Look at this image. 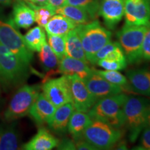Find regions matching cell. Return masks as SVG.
Here are the masks:
<instances>
[{
  "label": "cell",
  "instance_id": "12",
  "mask_svg": "<svg viewBox=\"0 0 150 150\" xmlns=\"http://www.w3.org/2000/svg\"><path fill=\"white\" fill-rule=\"evenodd\" d=\"M90 92L97 100L112 95L122 93L125 90L121 86L111 83L106 81L92 68V72L83 79Z\"/></svg>",
  "mask_w": 150,
  "mask_h": 150
},
{
  "label": "cell",
  "instance_id": "33",
  "mask_svg": "<svg viewBox=\"0 0 150 150\" xmlns=\"http://www.w3.org/2000/svg\"><path fill=\"white\" fill-rule=\"evenodd\" d=\"M142 59L146 61H150V24L144 35L142 45Z\"/></svg>",
  "mask_w": 150,
  "mask_h": 150
},
{
  "label": "cell",
  "instance_id": "41",
  "mask_svg": "<svg viewBox=\"0 0 150 150\" xmlns=\"http://www.w3.org/2000/svg\"><path fill=\"white\" fill-rule=\"evenodd\" d=\"M147 126H149L150 127V114L149 115V117H148V120H147Z\"/></svg>",
  "mask_w": 150,
  "mask_h": 150
},
{
  "label": "cell",
  "instance_id": "40",
  "mask_svg": "<svg viewBox=\"0 0 150 150\" xmlns=\"http://www.w3.org/2000/svg\"><path fill=\"white\" fill-rule=\"evenodd\" d=\"M13 0H0V5H10Z\"/></svg>",
  "mask_w": 150,
  "mask_h": 150
},
{
  "label": "cell",
  "instance_id": "34",
  "mask_svg": "<svg viewBox=\"0 0 150 150\" xmlns=\"http://www.w3.org/2000/svg\"><path fill=\"white\" fill-rule=\"evenodd\" d=\"M138 149L150 150V127L146 126L142 131L140 146Z\"/></svg>",
  "mask_w": 150,
  "mask_h": 150
},
{
  "label": "cell",
  "instance_id": "18",
  "mask_svg": "<svg viewBox=\"0 0 150 150\" xmlns=\"http://www.w3.org/2000/svg\"><path fill=\"white\" fill-rule=\"evenodd\" d=\"M35 22V12L25 1L16 0L13 9V24L16 27L28 29Z\"/></svg>",
  "mask_w": 150,
  "mask_h": 150
},
{
  "label": "cell",
  "instance_id": "29",
  "mask_svg": "<svg viewBox=\"0 0 150 150\" xmlns=\"http://www.w3.org/2000/svg\"><path fill=\"white\" fill-rule=\"evenodd\" d=\"M33 9L35 12V22L38 24V26L42 27H45L50 18L54 15H55V12L50 9L46 5L39 6L34 4L25 1Z\"/></svg>",
  "mask_w": 150,
  "mask_h": 150
},
{
  "label": "cell",
  "instance_id": "36",
  "mask_svg": "<svg viewBox=\"0 0 150 150\" xmlns=\"http://www.w3.org/2000/svg\"><path fill=\"white\" fill-rule=\"evenodd\" d=\"M75 145H76V149L79 150H95L97 149L95 146L90 143L83 138L75 142Z\"/></svg>",
  "mask_w": 150,
  "mask_h": 150
},
{
  "label": "cell",
  "instance_id": "42",
  "mask_svg": "<svg viewBox=\"0 0 150 150\" xmlns=\"http://www.w3.org/2000/svg\"><path fill=\"white\" fill-rule=\"evenodd\" d=\"M0 95H1V93H0Z\"/></svg>",
  "mask_w": 150,
  "mask_h": 150
},
{
  "label": "cell",
  "instance_id": "10",
  "mask_svg": "<svg viewBox=\"0 0 150 150\" xmlns=\"http://www.w3.org/2000/svg\"><path fill=\"white\" fill-rule=\"evenodd\" d=\"M125 24L149 25L150 24V0H124Z\"/></svg>",
  "mask_w": 150,
  "mask_h": 150
},
{
  "label": "cell",
  "instance_id": "23",
  "mask_svg": "<svg viewBox=\"0 0 150 150\" xmlns=\"http://www.w3.org/2000/svg\"><path fill=\"white\" fill-rule=\"evenodd\" d=\"M65 56L81 60L88 63V61L86 59L85 52L82 46L81 41L76 27L70 31L66 35Z\"/></svg>",
  "mask_w": 150,
  "mask_h": 150
},
{
  "label": "cell",
  "instance_id": "25",
  "mask_svg": "<svg viewBox=\"0 0 150 150\" xmlns=\"http://www.w3.org/2000/svg\"><path fill=\"white\" fill-rule=\"evenodd\" d=\"M55 13L66 17L77 25L88 23L92 20L91 16L85 10L80 7L70 4H65L56 9Z\"/></svg>",
  "mask_w": 150,
  "mask_h": 150
},
{
  "label": "cell",
  "instance_id": "32",
  "mask_svg": "<svg viewBox=\"0 0 150 150\" xmlns=\"http://www.w3.org/2000/svg\"><path fill=\"white\" fill-rule=\"evenodd\" d=\"M120 46V45L119 42H116V41H109V42L106 43V45H104L98 52H97V54H95V56H94L93 61H92L91 64L95 65L97 64V61L99 60L104 59L108 54H110V52L114 51L116 50L117 47Z\"/></svg>",
  "mask_w": 150,
  "mask_h": 150
},
{
  "label": "cell",
  "instance_id": "37",
  "mask_svg": "<svg viewBox=\"0 0 150 150\" xmlns=\"http://www.w3.org/2000/svg\"><path fill=\"white\" fill-rule=\"evenodd\" d=\"M65 4H66L65 0H47L45 5L55 12L56 9L63 6Z\"/></svg>",
  "mask_w": 150,
  "mask_h": 150
},
{
  "label": "cell",
  "instance_id": "19",
  "mask_svg": "<svg viewBox=\"0 0 150 150\" xmlns=\"http://www.w3.org/2000/svg\"><path fill=\"white\" fill-rule=\"evenodd\" d=\"M60 140L47 129L41 127L37 134L23 145L26 150H50L56 147Z\"/></svg>",
  "mask_w": 150,
  "mask_h": 150
},
{
  "label": "cell",
  "instance_id": "31",
  "mask_svg": "<svg viewBox=\"0 0 150 150\" xmlns=\"http://www.w3.org/2000/svg\"><path fill=\"white\" fill-rule=\"evenodd\" d=\"M97 64L106 70H122L127 67V61H114V60L101 59L97 61Z\"/></svg>",
  "mask_w": 150,
  "mask_h": 150
},
{
  "label": "cell",
  "instance_id": "20",
  "mask_svg": "<svg viewBox=\"0 0 150 150\" xmlns=\"http://www.w3.org/2000/svg\"><path fill=\"white\" fill-rule=\"evenodd\" d=\"M93 120L88 112L74 110L70 118L67 131L70 133L74 142L83 138L86 129L91 125Z\"/></svg>",
  "mask_w": 150,
  "mask_h": 150
},
{
  "label": "cell",
  "instance_id": "39",
  "mask_svg": "<svg viewBox=\"0 0 150 150\" xmlns=\"http://www.w3.org/2000/svg\"><path fill=\"white\" fill-rule=\"evenodd\" d=\"M24 1H29V2L39 6H44L46 4L47 0H24Z\"/></svg>",
  "mask_w": 150,
  "mask_h": 150
},
{
  "label": "cell",
  "instance_id": "27",
  "mask_svg": "<svg viewBox=\"0 0 150 150\" xmlns=\"http://www.w3.org/2000/svg\"><path fill=\"white\" fill-rule=\"evenodd\" d=\"M95 72L110 83L122 87L125 91H131L126 76L116 70H100L93 68Z\"/></svg>",
  "mask_w": 150,
  "mask_h": 150
},
{
  "label": "cell",
  "instance_id": "4",
  "mask_svg": "<svg viewBox=\"0 0 150 150\" xmlns=\"http://www.w3.org/2000/svg\"><path fill=\"white\" fill-rule=\"evenodd\" d=\"M29 65L0 43V80L6 86H15L28 77Z\"/></svg>",
  "mask_w": 150,
  "mask_h": 150
},
{
  "label": "cell",
  "instance_id": "11",
  "mask_svg": "<svg viewBox=\"0 0 150 150\" xmlns=\"http://www.w3.org/2000/svg\"><path fill=\"white\" fill-rule=\"evenodd\" d=\"M70 79L72 103L75 110L88 112L97 100L81 78L77 75H72L70 76Z\"/></svg>",
  "mask_w": 150,
  "mask_h": 150
},
{
  "label": "cell",
  "instance_id": "17",
  "mask_svg": "<svg viewBox=\"0 0 150 150\" xmlns=\"http://www.w3.org/2000/svg\"><path fill=\"white\" fill-rule=\"evenodd\" d=\"M56 107L40 93L29 110V115L38 125L47 123L56 110Z\"/></svg>",
  "mask_w": 150,
  "mask_h": 150
},
{
  "label": "cell",
  "instance_id": "9",
  "mask_svg": "<svg viewBox=\"0 0 150 150\" xmlns=\"http://www.w3.org/2000/svg\"><path fill=\"white\" fill-rule=\"evenodd\" d=\"M42 93L55 106L72 102L70 76L62 75L59 78L47 79L42 86Z\"/></svg>",
  "mask_w": 150,
  "mask_h": 150
},
{
  "label": "cell",
  "instance_id": "15",
  "mask_svg": "<svg viewBox=\"0 0 150 150\" xmlns=\"http://www.w3.org/2000/svg\"><path fill=\"white\" fill-rule=\"evenodd\" d=\"M74 110L72 102L67 103L56 108L54 114L47 122L50 130L58 135L66 134L70 118Z\"/></svg>",
  "mask_w": 150,
  "mask_h": 150
},
{
  "label": "cell",
  "instance_id": "24",
  "mask_svg": "<svg viewBox=\"0 0 150 150\" xmlns=\"http://www.w3.org/2000/svg\"><path fill=\"white\" fill-rule=\"evenodd\" d=\"M38 57L42 70L47 72V76L56 74V70L59 67L60 60L54 54L47 42L43 45L38 52Z\"/></svg>",
  "mask_w": 150,
  "mask_h": 150
},
{
  "label": "cell",
  "instance_id": "13",
  "mask_svg": "<svg viewBox=\"0 0 150 150\" xmlns=\"http://www.w3.org/2000/svg\"><path fill=\"white\" fill-rule=\"evenodd\" d=\"M99 15L108 29H114L125 15L124 0H101Z\"/></svg>",
  "mask_w": 150,
  "mask_h": 150
},
{
  "label": "cell",
  "instance_id": "2",
  "mask_svg": "<svg viewBox=\"0 0 150 150\" xmlns=\"http://www.w3.org/2000/svg\"><path fill=\"white\" fill-rule=\"evenodd\" d=\"M127 95L124 93L104 97L97 100L88 114L93 120H99L108 124L115 128L125 126L123 106Z\"/></svg>",
  "mask_w": 150,
  "mask_h": 150
},
{
  "label": "cell",
  "instance_id": "1",
  "mask_svg": "<svg viewBox=\"0 0 150 150\" xmlns=\"http://www.w3.org/2000/svg\"><path fill=\"white\" fill-rule=\"evenodd\" d=\"M125 124L129 132V140L134 142L147 125L150 114V100L145 97L127 96L123 106Z\"/></svg>",
  "mask_w": 150,
  "mask_h": 150
},
{
  "label": "cell",
  "instance_id": "30",
  "mask_svg": "<svg viewBox=\"0 0 150 150\" xmlns=\"http://www.w3.org/2000/svg\"><path fill=\"white\" fill-rule=\"evenodd\" d=\"M48 44L60 61L65 56L66 35H59L47 33Z\"/></svg>",
  "mask_w": 150,
  "mask_h": 150
},
{
  "label": "cell",
  "instance_id": "7",
  "mask_svg": "<svg viewBox=\"0 0 150 150\" xmlns=\"http://www.w3.org/2000/svg\"><path fill=\"white\" fill-rule=\"evenodd\" d=\"M38 85H24L18 90L4 112V119L8 122L29 114L31 106L40 93Z\"/></svg>",
  "mask_w": 150,
  "mask_h": 150
},
{
  "label": "cell",
  "instance_id": "38",
  "mask_svg": "<svg viewBox=\"0 0 150 150\" xmlns=\"http://www.w3.org/2000/svg\"><path fill=\"white\" fill-rule=\"evenodd\" d=\"M116 146H117V149H127V145L126 140H120L117 143H116Z\"/></svg>",
  "mask_w": 150,
  "mask_h": 150
},
{
  "label": "cell",
  "instance_id": "14",
  "mask_svg": "<svg viewBox=\"0 0 150 150\" xmlns=\"http://www.w3.org/2000/svg\"><path fill=\"white\" fill-rule=\"evenodd\" d=\"M126 77L131 91L150 97V70L146 68L131 69L127 72Z\"/></svg>",
  "mask_w": 150,
  "mask_h": 150
},
{
  "label": "cell",
  "instance_id": "3",
  "mask_svg": "<svg viewBox=\"0 0 150 150\" xmlns=\"http://www.w3.org/2000/svg\"><path fill=\"white\" fill-rule=\"evenodd\" d=\"M86 57L92 63L94 56L104 45L109 42L112 33L103 27L97 20L76 27Z\"/></svg>",
  "mask_w": 150,
  "mask_h": 150
},
{
  "label": "cell",
  "instance_id": "22",
  "mask_svg": "<svg viewBox=\"0 0 150 150\" xmlns=\"http://www.w3.org/2000/svg\"><path fill=\"white\" fill-rule=\"evenodd\" d=\"M77 24L60 14L54 15L44 28L49 34L64 35L77 27Z\"/></svg>",
  "mask_w": 150,
  "mask_h": 150
},
{
  "label": "cell",
  "instance_id": "26",
  "mask_svg": "<svg viewBox=\"0 0 150 150\" xmlns=\"http://www.w3.org/2000/svg\"><path fill=\"white\" fill-rule=\"evenodd\" d=\"M26 45L32 52H38L46 41V34L42 27L37 26L30 29L23 36Z\"/></svg>",
  "mask_w": 150,
  "mask_h": 150
},
{
  "label": "cell",
  "instance_id": "8",
  "mask_svg": "<svg viewBox=\"0 0 150 150\" xmlns=\"http://www.w3.org/2000/svg\"><path fill=\"white\" fill-rule=\"evenodd\" d=\"M0 43L16 54L26 64L30 65L33 59V52L26 45L23 35L13 24L0 20Z\"/></svg>",
  "mask_w": 150,
  "mask_h": 150
},
{
  "label": "cell",
  "instance_id": "28",
  "mask_svg": "<svg viewBox=\"0 0 150 150\" xmlns=\"http://www.w3.org/2000/svg\"><path fill=\"white\" fill-rule=\"evenodd\" d=\"M66 4L80 7L85 10L92 20H96L99 16V9L101 0H65Z\"/></svg>",
  "mask_w": 150,
  "mask_h": 150
},
{
  "label": "cell",
  "instance_id": "5",
  "mask_svg": "<svg viewBox=\"0 0 150 150\" xmlns=\"http://www.w3.org/2000/svg\"><path fill=\"white\" fill-rule=\"evenodd\" d=\"M148 25L125 24L117 33L118 42L126 57L127 63L137 64L142 61V45Z\"/></svg>",
  "mask_w": 150,
  "mask_h": 150
},
{
  "label": "cell",
  "instance_id": "6",
  "mask_svg": "<svg viewBox=\"0 0 150 150\" xmlns=\"http://www.w3.org/2000/svg\"><path fill=\"white\" fill-rule=\"evenodd\" d=\"M122 131L99 120H93L83 134V138L97 149H110L122 138Z\"/></svg>",
  "mask_w": 150,
  "mask_h": 150
},
{
  "label": "cell",
  "instance_id": "16",
  "mask_svg": "<svg viewBox=\"0 0 150 150\" xmlns=\"http://www.w3.org/2000/svg\"><path fill=\"white\" fill-rule=\"evenodd\" d=\"M92 72L88 63L81 60L65 56L59 62V67L56 70V74L62 75H77L82 79L87 77Z\"/></svg>",
  "mask_w": 150,
  "mask_h": 150
},
{
  "label": "cell",
  "instance_id": "35",
  "mask_svg": "<svg viewBox=\"0 0 150 150\" xmlns=\"http://www.w3.org/2000/svg\"><path fill=\"white\" fill-rule=\"evenodd\" d=\"M58 149H63V150H74L76 149V145H75V142L74 140L68 139V138H64L59 141V145L57 146Z\"/></svg>",
  "mask_w": 150,
  "mask_h": 150
},
{
  "label": "cell",
  "instance_id": "21",
  "mask_svg": "<svg viewBox=\"0 0 150 150\" xmlns=\"http://www.w3.org/2000/svg\"><path fill=\"white\" fill-rule=\"evenodd\" d=\"M0 124V150H16L18 149L19 135L16 123Z\"/></svg>",
  "mask_w": 150,
  "mask_h": 150
}]
</instances>
